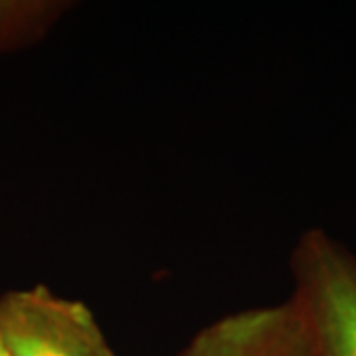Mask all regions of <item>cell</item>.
Listing matches in <instances>:
<instances>
[{"mask_svg": "<svg viewBox=\"0 0 356 356\" xmlns=\"http://www.w3.org/2000/svg\"><path fill=\"white\" fill-rule=\"evenodd\" d=\"M293 291L287 297L317 356H356V254L321 228L305 229L293 245Z\"/></svg>", "mask_w": 356, "mask_h": 356, "instance_id": "cell-1", "label": "cell"}, {"mask_svg": "<svg viewBox=\"0 0 356 356\" xmlns=\"http://www.w3.org/2000/svg\"><path fill=\"white\" fill-rule=\"evenodd\" d=\"M0 331L13 356H115L91 309L44 285L0 297Z\"/></svg>", "mask_w": 356, "mask_h": 356, "instance_id": "cell-2", "label": "cell"}, {"mask_svg": "<svg viewBox=\"0 0 356 356\" xmlns=\"http://www.w3.org/2000/svg\"><path fill=\"white\" fill-rule=\"evenodd\" d=\"M177 356H317L289 299L250 307L208 323Z\"/></svg>", "mask_w": 356, "mask_h": 356, "instance_id": "cell-3", "label": "cell"}, {"mask_svg": "<svg viewBox=\"0 0 356 356\" xmlns=\"http://www.w3.org/2000/svg\"><path fill=\"white\" fill-rule=\"evenodd\" d=\"M60 13L56 2H13L0 0V40L30 26H40L46 18Z\"/></svg>", "mask_w": 356, "mask_h": 356, "instance_id": "cell-4", "label": "cell"}, {"mask_svg": "<svg viewBox=\"0 0 356 356\" xmlns=\"http://www.w3.org/2000/svg\"><path fill=\"white\" fill-rule=\"evenodd\" d=\"M0 356H13L10 355V350H8V346H6L4 337H2V331H0Z\"/></svg>", "mask_w": 356, "mask_h": 356, "instance_id": "cell-5", "label": "cell"}]
</instances>
